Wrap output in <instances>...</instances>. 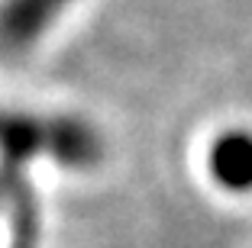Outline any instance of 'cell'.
I'll return each instance as SVG.
<instances>
[{
	"label": "cell",
	"mask_w": 252,
	"mask_h": 248,
	"mask_svg": "<svg viewBox=\"0 0 252 248\" xmlns=\"http://www.w3.org/2000/svg\"><path fill=\"white\" fill-rule=\"evenodd\" d=\"M55 152V119L0 113V206L20 187V168L36 155Z\"/></svg>",
	"instance_id": "6da1fadb"
},
{
	"label": "cell",
	"mask_w": 252,
	"mask_h": 248,
	"mask_svg": "<svg viewBox=\"0 0 252 248\" xmlns=\"http://www.w3.org/2000/svg\"><path fill=\"white\" fill-rule=\"evenodd\" d=\"M74 0H0V52L23 55Z\"/></svg>",
	"instance_id": "7a4b0ae2"
},
{
	"label": "cell",
	"mask_w": 252,
	"mask_h": 248,
	"mask_svg": "<svg viewBox=\"0 0 252 248\" xmlns=\"http://www.w3.org/2000/svg\"><path fill=\"white\" fill-rule=\"evenodd\" d=\"M210 177L230 193L252 190V132L249 129H226L220 132L207 155Z\"/></svg>",
	"instance_id": "3957f363"
},
{
	"label": "cell",
	"mask_w": 252,
	"mask_h": 248,
	"mask_svg": "<svg viewBox=\"0 0 252 248\" xmlns=\"http://www.w3.org/2000/svg\"><path fill=\"white\" fill-rule=\"evenodd\" d=\"M10 206V248H36L39 242V216H36V203H32V190L26 184L10 193L7 200Z\"/></svg>",
	"instance_id": "277c9868"
}]
</instances>
